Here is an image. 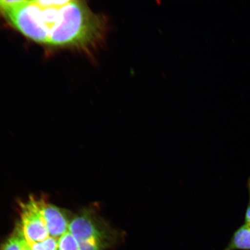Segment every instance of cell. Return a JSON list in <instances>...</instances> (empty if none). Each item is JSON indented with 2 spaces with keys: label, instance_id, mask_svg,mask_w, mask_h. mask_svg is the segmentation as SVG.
Wrapping results in <instances>:
<instances>
[{
  "label": "cell",
  "instance_id": "obj_1",
  "mask_svg": "<svg viewBox=\"0 0 250 250\" xmlns=\"http://www.w3.org/2000/svg\"><path fill=\"white\" fill-rule=\"evenodd\" d=\"M0 16L34 42L88 53L103 45L108 31L107 19L82 1L0 0Z\"/></svg>",
  "mask_w": 250,
  "mask_h": 250
},
{
  "label": "cell",
  "instance_id": "obj_2",
  "mask_svg": "<svg viewBox=\"0 0 250 250\" xmlns=\"http://www.w3.org/2000/svg\"><path fill=\"white\" fill-rule=\"evenodd\" d=\"M68 231L78 243L96 240L104 243L108 249L120 246L125 239L124 231L112 227L93 207L83 208L71 217Z\"/></svg>",
  "mask_w": 250,
  "mask_h": 250
},
{
  "label": "cell",
  "instance_id": "obj_3",
  "mask_svg": "<svg viewBox=\"0 0 250 250\" xmlns=\"http://www.w3.org/2000/svg\"><path fill=\"white\" fill-rule=\"evenodd\" d=\"M21 227L27 243L43 241L49 236L46 222L37 205L36 198H31L21 203Z\"/></svg>",
  "mask_w": 250,
  "mask_h": 250
},
{
  "label": "cell",
  "instance_id": "obj_4",
  "mask_svg": "<svg viewBox=\"0 0 250 250\" xmlns=\"http://www.w3.org/2000/svg\"><path fill=\"white\" fill-rule=\"evenodd\" d=\"M37 205L46 222L50 237L56 239L67 232L71 215L64 209L51 204L43 199L36 198Z\"/></svg>",
  "mask_w": 250,
  "mask_h": 250
},
{
  "label": "cell",
  "instance_id": "obj_5",
  "mask_svg": "<svg viewBox=\"0 0 250 250\" xmlns=\"http://www.w3.org/2000/svg\"><path fill=\"white\" fill-rule=\"evenodd\" d=\"M223 250H250V227L244 224L239 228Z\"/></svg>",
  "mask_w": 250,
  "mask_h": 250
},
{
  "label": "cell",
  "instance_id": "obj_6",
  "mask_svg": "<svg viewBox=\"0 0 250 250\" xmlns=\"http://www.w3.org/2000/svg\"><path fill=\"white\" fill-rule=\"evenodd\" d=\"M24 234L21 224L16 227L14 232L1 246V250H21Z\"/></svg>",
  "mask_w": 250,
  "mask_h": 250
},
{
  "label": "cell",
  "instance_id": "obj_7",
  "mask_svg": "<svg viewBox=\"0 0 250 250\" xmlns=\"http://www.w3.org/2000/svg\"><path fill=\"white\" fill-rule=\"evenodd\" d=\"M58 250H79V243L69 231L59 239Z\"/></svg>",
  "mask_w": 250,
  "mask_h": 250
},
{
  "label": "cell",
  "instance_id": "obj_8",
  "mask_svg": "<svg viewBox=\"0 0 250 250\" xmlns=\"http://www.w3.org/2000/svg\"><path fill=\"white\" fill-rule=\"evenodd\" d=\"M28 244L31 250H58V240L52 237H49L42 242Z\"/></svg>",
  "mask_w": 250,
  "mask_h": 250
},
{
  "label": "cell",
  "instance_id": "obj_9",
  "mask_svg": "<svg viewBox=\"0 0 250 250\" xmlns=\"http://www.w3.org/2000/svg\"><path fill=\"white\" fill-rule=\"evenodd\" d=\"M248 187L249 193V201L245 214V223L250 227V178L248 180Z\"/></svg>",
  "mask_w": 250,
  "mask_h": 250
},
{
  "label": "cell",
  "instance_id": "obj_10",
  "mask_svg": "<svg viewBox=\"0 0 250 250\" xmlns=\"http://www.w3.org/2000/svg\"><path fill=\"white\" fill-rule=\"evenodd\" d=\"M21 250H31V249L25 237L23 239L22 244H21Z\"/></svg>",
  "mask_w": 250,
  "mask_h": 250
}]
</instances>
